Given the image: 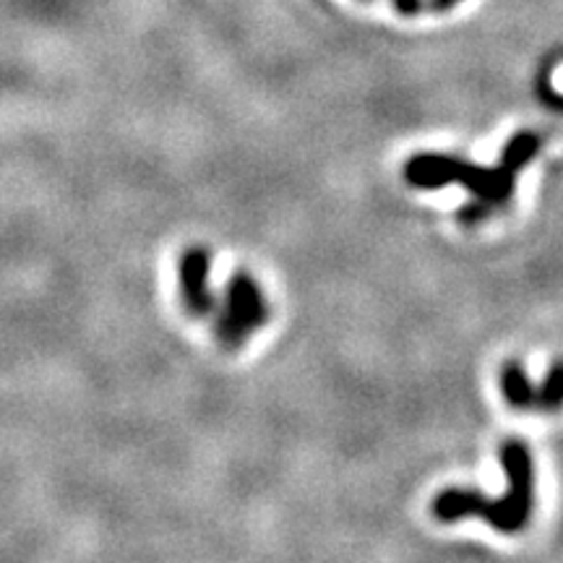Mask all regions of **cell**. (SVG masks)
<instances>
[{
  "instance_id": "6da1fadb",
  "label": "cell",
  "mask_w": 563,
  "mask_h": 563,
  "mask_svg": "<svg viewBox=\"0 0 563 563\" xmlns=\"http://www.w3.org/2000/svg\"><path fill=\"white\" fill-rule=\"evenodd\" d=\"M540 149V139L535 133L522 131L508 141L504 157L495 167H478L446 157V154H418L405 167L407 183L418 188H444L448 183L467 185L475 201L459 212L462 223H480L491 214L493 206L512 199L516 176Z\"/></svg>"
},
{
  "instance_id": "7a4b0ae2",
  "label": "cell",
  "mask_w": 563,
  "mask_h": 563,
  "mask_svg": "<svg viewBox=\"0 0 563 563\" xmlns=\"http://www.w3.org/2000/svg\"><path fill=\"white\" fill-rule=\"evenodd\" d=\"M501 465L508 478V491L499 499H488L478 491L448 488L433 499V516L441 522H457L465 516H482L488 525L512 535L527 527L535 504V469L529 448L522 441H506L501 446Z\"/></svg>"
},
{
  "instance_id": "3957f363",
  "label": "cell",
  "mask_w": 563,
  "mask_h": 563,
  "mask_svg": "<svg viewBox=\"0 0 563 563\" xmlns=\"http://www.w3.org/2000/svg\"><path fill=\"white\" fill-rule=\"evenodd\" d=\"M266 319H269V308L259 282L251 274L238 272L227 282L225 306L217 316V339L227 350H238L259 326L266 324Z\"/></svg>"
},
{
  "instance_id": "277c9868",
  "label": "cell",
  "mask_w": 563,
  "mask_h": 563,
  "mask_svg": "<svg viewBox=\"0 0 563 563\" xmlns=\"http://www.w3.org/2000/svg\"><path fill=\"white\" fill-rule=\"evenodd\" d=\"M212 253L206 248L193 245L185 248V253L180 256V298H183V306L188 313L196 319L212 316L217 311V300H214L212 292Z\"/></svg>"
},
{
  "instance_id": "5b68a950",
  "label": "cell",
  "mask_w": 563,
  "mask_h": 563,
  "mask_svg": "<svg viewBox=\"0 0 563 563\" xmlns=\"http://www.w3.org/2000/svg\"><path fill=\"white\" fill-rule=\"evenodd\" d=\"M501 388H504V397L514 410H535V386L527 379V371L516 360L501 368Z\"/></svg>"
},
{
  "instance_id": "8992f818",
  "label": "cell",
  "mask_w": 563,
  "mask_h": 563,
  "mask_svg": "<svg viewBox=\"0 0 563 563\" xmlns=\"http://www.w3.org/2000/svg\"><path fill=\"white\" fill-rule=\"evenodd\" d=\"M535 410L551 415L563 410V363H555L542 384L535 386Z\"/></svg>"
},
{
  "instance_id": "52a82bcc",
  "label": "cell",
  "mask_w": 563,
  "mask_h": 563,
  "mask_svg": "<svg viewBox=\"0 0 563 563\" xmlns=\"http://www.w3.org/2000/svg\"><path fill=\"white\" fill-rule=\"evenodd\" d=\"M394 9H397L402 16H415L420 11V0H394Z\"/></svg>"
},
{
  "instance_id": "ba28073f",
  "label": "cell",
  "mask_w": 563,
  "mask_h": 563,
  "mask_svg": "<svg viewBox=\"0 0 563 563\" xmlns=\"http://www.w3.org/2000/svg\"><path fill=\"white\" fill-rule=\"evenodd\" d=\"M462 0H431V9L444 13V11H452L454 5H459Z\"/></svg>"
}]
</instances>
